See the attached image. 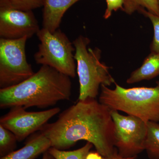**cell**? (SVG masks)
Listing matches in <instances>:
<instances>
[{
	"label": "cell",
	"mask_w": 159,
	"mask_h": 159,
	"mask_svg": "<svg viewBox=\"0 0 159 159\" xmlns=\"http://www.w3.org/2000/svg\"><path fill=\"white\" fill-rule=\"evenodd\" d=\"M111 111L96 99L78 100L60 114L55 122L47 123L39 131L50 140L51 147L65 150L84 140L106 157L116 149Z\"/></svg>",
	"instance_id": "6da1fadb"
},
{
	"label": "cell",
	"mask_w": 159,
	"mask_h": 159,
	"mask_svg": "<svg viewBox=\"0 0 159 159\" xmlns=\"http://www.w3.org/2000/svg\"><path fill=\"white\" fill-rule=\"evenodd\" d=\"M71 89L70 77L49 66H42L22 82L0 89V107L47 108L59 101L70 100Z\"/></svg>",
	"instance_id": "7a4b0ae2"
},
{
	"label": "cell",
	"mask_w": 159,
	"mask_h": 159,
	"mask_svg": "<svg viewBox=\"0 0 159 159\" xmlns=\"http://www.w3.org/2000/svg\"><path fill=\"white\" fill-rule=\"evenodd\" d=\"M113 89L101 85L99 102L110 109L145 122H159V80L154 87L125 88L115 83Z\"/></svg>",
	"instance_id": "3957f363"
},
{
	"label": "cell",
	"mask_w": 159,
	"mask_h": 159,
	"mask_svg": "<svg viewBox=\"0 0 159 159\" xmlns=\"http://www.w3.org/2000/svg\"><path fill=\"white\" fill-rule=\"evenodd\" d=\"M73 43L80 84L78 100L96 99L101 85L108 87L116 81L110 73L109 67L100 61L101 50L88 48L90 43L88 38L79 35Z\"/></svg>",
	"instance_id": "277c9868"
},
{
	"label": "cell",
	"mask_w": 159,
	"mask_h": 159,
	"mask_svg": "<svg viewBox=\"0 0 159 159\" xmlns=\"http://www.w3.org/2000/svg\"><path fill=\"white\" fill-rule=\"evenodd\" d=\"M36 35L40 41L38 51L34 56L36 64L49 66L70 77H75V47L65 33L59 29L52 33L43 28Z\"/></svg>",
	"instance_id": "5b68a950"
},
{
	"label": "cell",
	"mask_w": 159,
	"mask_h": 159,
	"mask_svg": "<svg viewBox=\"0 0 159 159\" xmlns=\"http://www.w3.org/2000/svg\"><path fill=\"white\" fill-rule=\"evenodd\" d=\"M28 39H0V88L17 85L34 74L27 61L25 52Z\"/></svg>",
	"instance_id": "8992f818"
},
{
	"label": "cell",
	"mask_w": 159,
	"mask_h": 159,
	"mask_svg": "<svg viewBox=\"0 0 159 159\" xmlns=\"http://www.w3.org/2000/svg\"><path fill=\"white\" fill-rule=\"evenodd\" d=\"M115 124V147L123 157H137L145 150L147 134V122L142 119L118 111H111Z\"/></svg>",
	"instance_id": "52a82bcc"
},
{
	"label": "cell",
	"mask_w": 159,
	"mask_h": 159,
	"mask_svg": "<svg viewBox=\"0 0 159 159\" xmlns=\"http://www.w3.org/2000/svg\"><path fill=\"white\" fill-rule=\"evenodd\" d=\"M10 108L9 112L1 117L0 125L13 133L18 142L40 130L61 110L56 107L40 111H28L18 106Z\"/></svg>",
	"instance_id": "ba28073f"
},
{
	"label": "cell",
	"mask_w": 159,
	"mask_h": 159,
	"mask_svg": "<svg viewBox=\"0 0 159 159\" xmlns=\"http://www.w3.org/2000/svg\"><path fill=\"white\" fill-rule=\"evenodd\" d=\"M39 25L33 11L0 7V36L7 39H28L37 34Z\"/></svg>",
	"instance_id": "9c48e42d"
},
{
	"label": "cell",
	"mask_w": 159,
	"mask_h": 159,
	"mask_svg": "<svg viewBox=\"0 0 159 159\" xmlns=\"http://www.w3.org/2000/svg\"><path fill=\"white\" fill-rule=\"evenodd\" d=\"M80 0H44L43 10V26L53 33L59 28L66 11Z\"/></svg>",
	"instance_id": "30bf717a"
},
{
	"label": "cell",
	"mask_w": 159,
	"mask_h": 159,
	"mask_svg": "<svg viewBox=\"0 0 159 159\" xmlns=\"http://www.w3.org/2000/svg\"><path fill=\"white\" fill-rule=\"evenodd\" d=\"M51 147V141L41 131L29 136L22 148L0 159H35Z\"/></svg>",
	"instance_id": "8fae6325"
},
{
	"label": "cell",
	"mask_w": 159,
	"mask_h": 159,
	"mask_svg": "<svg viewBox=\"0 0 159 159\" xmlns=\"http://www.w3.org/2000/svg\"><path fill=\"white\" fill-rule=\"evenodd\" d=\"M159 76V54L151 53L144 60L142 65L131 74L126 83L132 84L149 80Z\"/></svg>",
	"instance_id": "7c38bea8"
},
{
	"label": "cell",
	"mask_w": 159,
	"mask_h": 159,
	"mask_svg": "<svg viewBox=\"0 0 159 159\" xmlns=\"http://www.w3.org/2000/svg\"><path fill=\"white\" fill-rule=\"evenodd\" d=\"M145 150L150 159H159V124L147 122V134L145 142Z\"/></svg>",
	"instance_id": "4fadbf2b"
},
{
	"label": "cell",
	"mask_w": 159,
	"mask_h": 159,
	"mask_svg": "<svg viewBox=\"0 0 159 159\" xmlns=\"http://www.w3.org/2000/svg\"><path fill=\"white\" fill-rule=\"evenodd\" d=\"M147 11L159 16V7L157 0H123L122 11L128 15H131L140 9Z\"/></svg>",
	"instance_id": "5bb4252c"
},
{
	"label": "cell",
	"mask_w": 159,
	"mask_h": 159,
	"mask_svg": "<svg viewBox=\"0 0 159 159\" xmlns=\"http://www.w3.org/2000/svg\"><path fill=\"white\" fill-rule=\"evenodd\" d=\"M93 146V145L90 142H87L84 146L76 150H60L51 147L48 151L55 159H86Z\"/></svg>",
	"instance_id": "9a60e30c"
},
{
	"label": "cell",
	"mask_w": 159,
	"mask_h": 159,
	"mask_svg": "<svg viewBox=\"0 0 159 159\" xmlns=\"http://www.w3.org/2000/svg\"><path fill=\"white\" fill-rule=\"evenodd\" d=\"M18 141L13 133L0 125V157H2L15 151Z\"/></svg>",
	"instance_id": "2e32d148"
},
{
	"label": "cell",
	"mask_w": 159,
	"mask_h": 159,
	"mask_svg": "<svg viewBox=\"0 0 159 159\" xmlns=\"http://www.w3.org/2000/svg\"><path fill=\"white\" fill-rule=\"evenodd\" d=\"M44 0H0V7L33 11L43 7Z\"/></svg>",
	"instance_id": "e0dca14e"
},
{
	"label": "cell",
	"mask_w": 159,
	"mask_h": 159,
	"mask_svg": "<svg viewBox=\"0 0 159 159\" xmlns=\"http://www.w3.org/2000/svg\"><path fill=\"white\" fill-rule=\"evenodd\" d=\"M138 11L148 17L152 23L154 35L150 44L151 53L159 54V16L150 13L145 9H142Z\"/></svg>",
	"instance_id": "ac0fdd59"
},
{
	"label": "cell",
	"mask_w": 159,
	"mask_h": 159,
	"mask_svg": "<svg viewBox=\"0 0 159 159\" xmlns=\"http://www.w3.org/2000/svg\"><path fill=\"white\" fill-rule=\"evenodd\" d=\"M106 2L107 7L103 15L105 19L110 17L113 11L123 9V0H106Z\"/></svg>",
	"instance_id": "d6986e66"
},
{
	"label": "cell",
	"mask_w": 159,
	"mask_h": 159,
	"mask_svg": "<svg viewBox=\"0 0 159 159\" xmlns=\"http://www.w3.org/2000/svg\"><path fill=\"white\" fill-rule=\"evenodd\" d=\"M136 157H123L118 153L117 149L116 148L115 151L110 156L107 157H104V159H135Z\"/></svg>",
	"instance_id": "ffe728a7"
},
{
	"label": "cell",
	"mask_w": 159,
	"mask_h": 159,
	"mask_svg": "<svg viewBox=\"0 0 159 159\" xmlns=\"http://www.w3.org/2000/svg\"><path fill=\"white\" fill-rule=\"evenodd\" d=\"M86 159H104V157L97 151H90L87 155Z\"/></svg>",
	"instance_id": "44dd1931"
},
{
	"label": "cell",
	"mask_w": 159,
	"mask_h": 159,
	"mask_svg": "<svg viewBox=\"0 0 159 159\" xmlns=\"http://www.w3.org/2000/svg\"><path fill=\"white\" fill-rule=\"evenodd\" d=\"M42 159H55L54 157L49 152L48 150L46 151L43 154V157Z\"/></svg>",
	"instance_id": "7402d4cb"
},
{
	"label": "cell",
	"mask_w": 159,
	"mask_h": 159,
	"mask_svg": "<svg viewBox=\"0 0 159 159\" xmlns=\"http://www.w3.org/2000/svg\"><path fill=\"white\" fill-rule=\"evenodd\" d=\"M158 2V5L159 7V0H157Z\"/></svg>",
	"instance_id": "603a6c76"
}]
</instances>
